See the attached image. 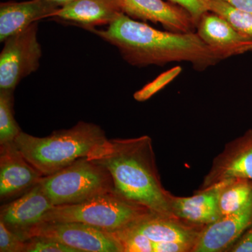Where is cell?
I'll return each mask as SVG.
<instances>
[{"instance_id": "cell-1", "label": "cell", "mask_w": 252, "mask_h": 252, "mask_svg": "<svg viewBox=\"0 0 252 252\" xmlns=\"http://www.w3.org/2000/svg\"><path fill=\"white\" fill-rule=\"evenodd\" d=\"M89 31L116 46L126 62L137 67L187 62L203 71L221 61L195 32L159 31L123 13L107 29Z\"/></svg>"}, {"instance_id": "cell-2", "label": "cell", "mask_w": 252, "mask_h": 252, "mask_svg": "<svg viewBox=\"0 0 252 252\" xmlns=\"http://www.w3.org/2000/svg\"><path fill=\"white\" fill-rule=\"evenodd\" d=\"M89 158L108 170L121 196L153 213L176 218L173 195L162 185L149 136L108 139Z\"/></svg>"}, {"instance_id": "cell-3", "label": "cell", "mask_w": 252, "mask_h": 252, "mask_svg": "<svg viewBox=\"0 0 252 252\" xmlns=\"http://www.w3.org/2000/svg\"><path fill=\"white\" fill-rule=\"evenodd\" d=\"M107 140L99 126L79 122L71 128L54 131L47 137H35L21 131L14 142L26 160L44 177L79 159L92 157Z\"/></svg>"}, {"instance_id": "cell-4", "label": "cell", "mask_w": 252, "mask_h": 252, "mask_svg": "<svg viewBox=\"0 0 252 252\" xmlns=\"http://www.w3.org/2000/svg\"><path fill=\"white\" fill-rule=\"evenodd\" d=\"M151 212L112 190L81 203L53 207L40 222H80L113 232L122 229Z\"/></svg>"}, {"instance_id": "cell-5", "label": "cell", "mask_w": 252, "mask_h": 252, "mask_svg": "<svg viewBox=\"0 0 252 252\" xmlns=\"http://www.w3.org/2000/svg\"><path fill=\"white\" fill-rule=\"evenodd\" d=\"M39 183L54 206L72 205L115 190L108 170L83 158L60 171L41 177Z\"/></svg>"}, {"instance_id": "cell-6", "label": "cell", "mask_w": 252, "mask_h": 252, "mask_svg": "<svg viewBox=\"0 0 252 252\" xmlns=\"http://www.w3.org/2000/svg\"><path fill=\"white\" fill-rule=\"evenodd\" d=\"M37 22L4 41L0 54V90L14 91L20 81L37 70L42 55Z\"/></svg>"}, {"instance_id": "cell-7", "label": "cell", "mask_w": 252, "mask_h": 252, "mask_svg": "<svg viewBox=\"0 0 252 252\" xmlns=\"http://www.w3.org/2000/svg\"><path fill=\"white\" fill-rule=\"evenodd\" d=\"M33 236L54 239L79 252H122L108 232L80 222H39L26 232L23 240Z\"/></svg>"}, {"instance_id": "cell-8", "label": "cell", "mask_w": 252, "mask_h": 252, "mask_svg": "<svg viewBox=\"0 0 252 252\" xmlns=\"http://www.w3.org/2000/svg\"><path fill=\"white\" fill-rule=\"evenodd\" d=\"M123 14L137 21L161 25L175 32H195L196 24L187 10L163 0H114Z\"/></svg>"}, {"instance_id": "cell-9", "label": "cell", "mask_w": 252, "mask_h": 252, "mask_svg": "<svg viewBox=\"0 0 252 252\" xmlns=\"http://www.w3.org/2000/svg\"><path fill=\"white\" fill-rule=\"evenodd\" d=\"M195 32L221 61L252 51V36L239 31L225 18L211 11L202 15Z\"/></svg>"}, {"instance_id": "cell-10", "label": "cell", "mask_w": 252, "mask_h": 252, "mask_svg": "<svg viewBox=\"0 0 252 252\" xmlns=\"http://www.w3.org/2000/svg\"><path fill=\"white\" fill-rule=\"evenodd\" d=\"M252 225V195L241 208L204 227L193 252H228Z\"/></svg>"}, {"instance_id": "cell-11", "label": "cell", "mask_w": 252, "mask_h": 252, "mask_svg": "<svg viewBox=\"0 0 252 252\" xmlns=\"http://www.w3.org/2000/svg\"><path fill=\"white\" fill-rule=\"evenodd\" d=\"M233 178L252 180V130L225 145L215 159L200 189Z\"/></svg>"}, {"instance_id": "cell-12", "label": "cell", "mask_w": 252, "mask_h": 252, "mask_svg": "<svg viewBox=\"0 0 252 252\" xmlns=\"http://www.w3.org/2000/svg\"><path fill=\"white\" fill-rule=\"evenodd\" d=\"M42 177V174L26 160L14 142L0 145L1 200L32 188Z\"/></svg>"}, {"instance_id": "cell-13", "label": "cell", "mask_w": 252, "mask_h": 252, "mask_svg": "<svg viewBox=\"0 0 252 252\" xmlns=\"http://www.w3.org/2000/svg\"><path fill=\"white\" fill-rule=\"evenodd\" d=\"M54 207L38 182L21 198L1 206L0 220L22 240L31 227Z\"/></svg>"}, {"instance_id": "cell-14", "label": "cell", "mask_w": 252, "mask_h": 252, "mask_svg": "<svg viewBox=\"0 0 252 252\" xmlns=\"http://www.w3.org/2000/svg\"><path fill=\"white\" fill-rule=\"evenodd\" d=\"M127 226L149 240L152 252L156 244L170 242L190 244L195 248L203 229V227L189 224L175 217L162 216L153 212L140 217Z\"/></svg>"}, {"instance_id": "cell-15", "label": "cell", "mask_w": 252, "mask_h": 252, "mask_svg": "<svg viewBox=\"0 0 252 252\" xmlns=\"http://www.w3.org/2000/svg\"><path fill=\"white\" fill-rule=\"evenodd\" d=\"M225 182L223 180L206 189H198L192 196L173 195L171 206L174 216L189 224L203 228L215 223L221 217L220 195Z\"/></svg>"}, {"instance_id": "cell-16", "label": "cell", "mask_w": 252, "mask_h": 252, "mask_svg": "<svg viewBox=\"0 0 252 252\" xmlns=\"http://www.w3.org/2000/svg\"><path fill=\"white\" fill-rule=\"evenodd\" d=\"M122 13L114 0H75L56 9L47 18L76 23L89 31L110 24Z\"/></svg>"}, {"instance_id": "cell-17", "label": "cell", "mask_w": 252, "mask_h": 252, "mask_svg": "<svg viewBox=\"0 0 252 252\" xmlns=\"http://www.w3.org/2000/svg\"><path fill=\"white\" fill-rule=\"evenodd\" d=\"M56 8L44 0L6 1L0 4V41L29 27L32 23L47 18Z\"/></svg>"}, {"instance_id": "cell-18", "label": "cell", "mask_w": 252, "mask_h": 252, "mask_svg": "<svg viewBox=\"0 0 252 252\" xmlns=\"http://www.w3.org/2000/svg\"><path fill=\"white\" fill-rule=\"evenodd\" d=\"M252 195V180L245 178L225 180L220 195L221 216L230 215L241 208Z\"/></svg>"}, {"instance_id": "cell-19", "label": "cell", "mask_w": 252, "mask_h": 252, "mask_svg": "<svg viewBox=\"0 0 252 252\" xmlns=\"http://www.w3.org/2000/svg\"><path fill=\"white\" fill-rule=\"evenodd\" d=\"M14 91L0 90V145L14 142L22 131L15 120Z\"/></svg>"}, {"instance_id": "cell-20", "label": "cell", "mask_w": 252, "mask_h": 252, "mask_svg": "<svg viewBox=\"0 0 252 252\" xmlns=\"http://www.w3.org/2000/svg\"><path fill=\"white\" fill-rule=\"evenodd\" d=\"M209 10L225 18L239 31L252 36V13L237 9L224 0H209Z\"/></svg>"}, {"instance_id": "cell-21", "label": "cell", "mask_w": 252, "mask_h": 252, "mask_svg": "<svg viewBox=\"0 0 252 252\" xmlns=\"http://www.w3.org/2000/svg\"><path fill=\"white\" fill-rule=\"evenodd\" d=\"M25 241V252H79L75 249L47 237L33 236Z\"/></svg>"}, {"instance_id": "cell-22", "label": "cell", "mask_w": 252, "mask_h": 252, "mask_svg": "<svg viewBox=\"0 0 252 252\" xmlns=\"http://www.w3.org/2000/svg\"><path fill=\"white\" fill-rule=\"evenodd\" d=\"M181 70L182 69H181L180 67H177L174 68L170 72L162 74L161 76L158 77L153 82L146 86L142 90L135 93L134 94V97H135L136 100L140 101V102L150 98L153 94H157L158 91L162 89L164 86L168 84L170 81H172V79H174L176 76L178 75Z\"/></svg>"}, {"instance_id": "cell-23", "label": "cell", "mask_w": 252, "mask_h": 252, "mask_svg": "<svg viewBox=\"0 0 252 252\" xmlns=\"http://www.w3.org/2000/svg\"><path fill=\"white\" fill-rule=\"evenodd\" d=\"M26 241L13 233L0 220V252H25Z\"/></svg>"}, {"instance_id": "cell-24", "label": "cell", "mask_w": 252, "mask_h": 252, "mask_svg": "<svg viewBox=\"0 0 252 252\" xmlns=\"http://www.w3.org/2000/svg\"><path fill=\"white\" fill-rule=\"evenodd\" d=\"M170 2L185 8L193 16L195 24L209 10V0H168Z\"/></svg>"}, {"instance_id": "cell-25", "label": "cell", "mask_w": 252, "mask_h": 252, "mask_svg": "<svg viewBox=\"0 0 252 252\" xmlns=\"http://www.w3.org/2000/svg\"><path fill=\"white\" fill-rule=\"evenodd\" d=\"M230 252H252V225L228 250Z\"/></svg>"}, {"instance_id": "cell-26", "label": "cell", "mask_w": 252, "mask_h": 252, "mask_svg": "<svg viewBox=\"0 0 252 252\" xmlns=\"http://www.w3.org/2000/svg\"><path fill=\"white\" fill-rule=\"evenodd\" d=\"M237 9L252 13V0H224Z\"/></svg>"}, {"instance_id": "cell-27", "label": "cell", "mask_w": 252, "mask_h": 252, "mask_svg": "<svg viewBox=\"0 0 252 252\" xmlns=\"http://www.w3.org/2000/svg\"><path fill=\"white\" fill-rule=\"evenodd\" d=\"M44 1L51 6H54L56 9H59V8L75 1V0H44Z\"/></svg>"}]
</instances>
